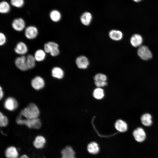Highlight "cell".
Masks as SVG:
<instances>
[{
	"mask_svg": "<svg viewBox=\"0 0 158 158\" xmlns=\"http://www.w3.org/2000/svg\"><path fill=\"white\" fill-rule=\"evenodd\" d=\"M20 112L23 116L28 119L38 118L40 115V111L38 107L33 103L30 104Z\"/></svg>",
	"mask_w": 158,
	"mask_h": 158,
	"instance_id": "cell-1",
	"label": "cell"
},
{
	"mask_svg": "<svg viewBox=\"0 0 158 158\" xmlns=\"http://www.w3.org/2000/svg\"><path fill=\"white\" fill-rule=\"evenodd\" d=\"M22 115L21 113L17 117L16 122L19 125L24 124L30 128L40 129L42 126L40 119L39 118L35 119H22Z\"/></svg>",
	"mask_w": 158,
	"mask_h": 158,
	"instance_id": "cell-2",
	"label": "cell"
},
{
	"mask_svg": "<svg viewBox=\"0 0 158 158\" xmlns=\"http://www.w3.org/2000/svg\"><path fill=\"white\" fill-rule=\"evenodd\" d=\"M58 44L55 42L50 41L45 43L44 50L46 53H49L52 56H58L60 53Z\"/></svg>",
	"mask_w": 158,
	"mask_h": 158,
	"instance_id": "cell-3",
	"label": "cell"
},
{
	"mask_svg": "<svg viewBox=\"0 0 158 158\" xmlns=\"http://www.w3.org/2000/svg\"><path fill=\"white\" fill-rule=\"evenodd\" d=\"M132 134L135 140L139 143L144 142L147 138V134L145 130L141 127L135 129L133 130Z\"/></svg>",
	"mask_w": 158,
	"mask_h": 158,
	"instance_id": "cell-4",
	"label": "cell"
},
{
	"mask_svg": "<svg viewBox=\"0 0 158 158\" xmlns=\"http://www.w3.org/2000/svg\"><path fill=\"white\" fill-rule=\"evenodd\" d=\"M137 54L141 59L145 61L150 59L152 56L151 52L148 47L145 45H141L139 47Z\"/></svg>",
	"mask_w": 158,
	"mask_h": 158,
	"instance_id": "cell-5",
	"label": "cell"
},
{
	"mask_svg": "<svg viewBox=\"0 0 158 158\" xmlns=\"http://www.w3.org/2000/svg\"><path fill=\"white\" fill-rule=\"evenodd\" d=\"M38 34V30L37 27L34 26H29L25 29L24 32L25 36L28 39L32 40L35 38Z\"/></svg>",
	"mask_w": 158,
	"mask_h": 158,
	"instance_id": "cell-6",
	"label": "cell"
},
{
	"mask_svg": "<svg viewBox=\"0 0 158 158\" xmlns=\"http://www.w3.org/2000/svg\"><path fill=\"white\" fill-rule=\"evenodd\" d=\"M15 64L16 67L19 70L25 71L28 70L26 62V56L22 55L17 57L15 60Z\"/></svg>",
	"mask_w": 158,
	"mask_h": 158,
	"instance_id": "cell-7",
	"label": "cell"
},
{
	"mask_svg": "<svg viewBox=\"0 0 158 158\" xmlns=\"http://www.w3.org/2000/svg\"><path fill=\"white\" fill-rule=\"evenodd\" d=\"M11 25L15 31L21 32L25 29V23L23 19L18 18L13 21Z\"/></svg>",
	"mask_w": 158,
	"mask_h": 158,
	"instance_id": "cell-8",
	"label": "cell"
},
{
	"mask_svg": "<svg viewBox=\"0 0 158 158\" xmlns=\"http://www.w3.org/2000/svg\"><path fill=\"white\" fill-rule=\"evenodd\" d=\"M140 121L142 124L146 127H149L153 124L152 115L148 113L143 114L140 117Z\"/></svg>",
	"mask_w": 158,
	"mask_h": 158,
	"instance_id": "cell-9",
	"label": "cell"
},
{
	"mask_svg": "<svg viewBox=\"0 0 158 158\" xmlns=\"http://www.w3.org/2000/svg\"><path fill=\"white\" fill-rule=\"evenodd\" d=\"M4 107L5 109L8 110L13 111L17 108L18 104L14 98L9 97L4 102Z\"/></svg>",
	"mask_w": 158,
	"mask_h": 158,
	"instance_id": "cell-10",
	"label": "cell"
},
{
	"mask_svg": "<svg viewBox=\"0 0 158 158\" xmlns=\"http://www.w3.org/2000/svg\"><path fill=\"white\" fill-rule=\"evenodd\" d=\"M15 52L17 54L24 55L28 51L26 44L23 42H20L16 44L14 49Z\"/></svg>",
	"mask_w": 158,
	"mask_h": 158,
	"instance_id": "cell-11",
	"label": "cell"
},
{
	"mask_svg": "<svg viewBox=\"0 0 158 158\" xmlns=\"http://www.w3.org/2000/svg\"><path fill=\"white\" fill-rule=\"evenodd\" d=\"M75 63L78 67L80 69H85L89 65L88 59L84 56H81L77 57Z\"/></svg>",
	"mask_w": 158,
	"mask_h": 158,
	"instance_id": "cell-12",
	"label": "cell"
},
{
	"mask_svg": "<svg viewBox=\"0 0 158 158\" xmlns=\"http://www.w3.org/2000/svg\"><path fill=\"white\" fill-rule=\"evenodd\" d=\"M44 84L43 79L39 76L35 77L31 81L32 86L36 90H39L42 88L44 87Z\"/></svg>",
	"mask_w": 158,
	"mask_h": 158,
	"instance_id": "cell-13",
	"label": "cell"
},
{
	"mask_svg": "<svg viewBox=\"0 0 158 158\" xmlns=\"http://www.w3.org/2000/svg\"><path fill=\"white\" fill-rule=\"evenodd\" d=\"M115 127L118 131L121 133L126 132L128 130V126L124 121L119 119L117 120L115 123Z\"/></svg>",
	"mask_w": 158,
	"mask_h": 158,
	"instance_id": "cell-14",
	"label": "cell"
},
{
	"mask_svg": "<svg viewBox=\"0 0 158 158\" xmlns=\"http://www.w3.org/2000/svg\"><path fill=\"white\" fill-rule=\"evenodd\" d=\"M130 43L134 47H139L143 42L142 36L139 34H135L133 35L130 40Z\"/></svg>",
	"mask_w": 158,
	"mask_h": 158,
	"instance_id": "cell-15",
	"label": "cell"
},
{
	"mask_svg": "<svg viewBox=\"0 0 158 158\" xmlns=\"http://www.w3.org/2000/svg\"><path fill=\"white\" fill-rule=\"evenodd\" d=\"M61 158H75V153L72 148L70 146H67L61 152Z\"/></svg>",
	"mask_w": 158,
	"mask_h": 158,
	"instance_id": "cell-16",
	"label": "cell"
},
{
	"mask_svg": "<svg viewBox=\"0 0 158 158\" xmlns=\"http://www.w3.org/2000/svg\"><path fill=\"white\" fill-rule=\"evenodd\" d=\"M18 155L16 148L13 146L7 148L5 152V155L7 158H17Z\"/></svg>",
	"mask_w": 158,
	"mask_h": 158,
	"instance_id": "cell-17",
	"label": "cell"
},
{
	"mask_svg": "<svg viewBox=\"0 0 158 158\" xmlns=\"http://www.w3.org/2000/svg\"><path fill=\"white\" fill-rule=\"evenodd\" d=\"M92 19L91 13L86 12L83 13L81 16L80 20L81 23L85 25H88L91 23Z\"/></svg>",
	"mask_w": 158,
	"mask_h": 158,
	"instance_id": "cell-18",
	"label": "cell"
},
{
	"mask_svg": "<svg viewBox=\"0 0 158 158\" xmlns=\"http://www.w3.org/2000/svg\"><path fill=\"white\" fill-rule=\"evenodd\" d=\"M110 38L115 41H119L121 40L123 37L122 32L118 30H112L109 33Z\"/></svg>",
	"mask_w": 158,
	"mask_h": 158,
	"instance_id": "cell-19",
	"label": "cell"
},
{
	"mask_svg": "<svg viewBox=\"0 0 158 158\" xmlns=\"http://www.w3.org/2000/svg\"><path fill=\"white\" fill-rule=\"evenodd\" d=\"M64 74L63 71L59 67H55L52 69L51 75L54 78L61 79L63 77Z\"/></svg>",
	"mask_w": 158,
	"mask_h": 158,
	"instance_id": "cell-20",
	"label": "cell"
},
{
	"mask_svg": "<svg viewBox=\"0 0 158 158\" xmlns=\"http://www.w3.org/2000/svg\"><path fill=\"white\" fill-rule=\"evenodd\" d=\"M45 142V139L43 137L38 136L35 138L33 144L36 148L40 149L43 147Z\"/></svg>",
	"mask_w": 158,
	"mask_h": 158,
	"instance_id": "cell-21",
	"label": "cell"
},
{
	"mask_svg": "<svg viewBox=\"0 0 158 158\" xmlns=\"http://www.w3.org/2000/svg\"><path fill=\"white\" fill-rule=\"evenodd\" d=\"M46 53L42 49L37 50L34 55L36 61L40 62L43 61L46 57Z\"/></svg>",
	"mask_w": 158,
	"mask_h": 158,
	"instance_id": "cell-22",
	"label": "cell"
},
{
	"mask_svg": "<svg viewBox=\"0 0 158 158\" xmlns=\"http://www.w3.org/2000/svg\"><path fill=\"white\" fill-rule=\"evenodd\" d=\"M49 17L52 21L54 22H57L60 20L61 15V13L58 11L54 10L50 13Z\"/></svg>",
	"mask_w": 158,
	"mask_h": 158,
	"instance_id": "cell-23",
	"label": "cell"
},
{
	"mask_svg": "<svg viewBox=\"0 0 158 158\" xmlns=\"http://www.w3.org/2000/svg\"><path fill=\"white\" fill-rule=\"evenodd\" d=\"M87 150L90 153L95 154L98 152L99 148L97 143L95 142H92L88 145Z\"/></svg>",
	"mask_w": 158,
	"mask_h": 158,
	"instance_id": "cell-24",
	"label": "cell"
},
{
	"mask_svg": "<svg viewBox=\"0 0 158 158\" xmlns=\"http://www.w3.org/2000/svg\"><path fill=\"white\" fill-rule=\"evenodd\" d=\"M36 61L34 56L28 54L26 56V62L28 69L33 68L35 66Z\"/></svg>",
	"mask_w": 158,
	"mask_h": 158,
	"instance_id": "cell-25",
	"label": "cell"
},
{
	"mask_svg": "<svg viewBox=\"0 0 158 158\" xmlns=\"http://www.w3.org/2000/svg\"><path fill=\"white\" fill-rule=\"evenodd\" d=\"M10 9V6L9 3L5 1H1L0 4V12L2 13H8Z\"/></svg>",
	"mask_w": 158,
	"mask_h": 158,
	"instance_id": "cell-26",
	"label": "cell"
},
{
	"mask_svg": "<svg viewBox=\"0 0 158 158\" xmlns=\"http://www.w3.org/2000/svg\"><path fill=\"white\" fill-rule=\"evenodd\" d=\"M93 95L96 99H101L103 98L104 96V90L100 88H96L94 91Z\"/></svg>",
	"mask_w": 158,
	"mask_h": 158,
	"instance_id": "cell-27",
	"label": "cell"
},
{
	"mask_svg": "<svg viewBox=\"0 0 158 158\" xmlns=\"http://www.w3.org/2000/svg\"><path fill=\"white\" fill-rule=\"evenodd\" d=\"M8 123L7 118L4 116L1 112L0 113V126L1 127H5Z\"/></svg>",
	"mask_w": 158,
	"mask_h": 158,
	"instance_id": "cell-28",
	"label": "cell"
},
{
	"mask_svg": "<svg viewBox=\"0 0 158 158\" xmlns=\"http://www.w3.org/2000/svg\"><path fill=\"white\" fill-rule=\"evenodd\" d=\"M24 2V0H11V4L17 8H20L23 6Z\"/></svg>",
	"mask_w": 158,
	"mask_h": 158,
	"instance_id": "cell-29",
	"label": "cell"
},
{
	"mask_svg": "<svg viewBox=\"0 0 158 158\" xmlns=\"http://www.w3.org/2000/svg\"><path fill=\"white\" fill-rule=\"evenodd\" d=\"M94 79L95 81H106L107 80L106 76L102 73L97 74L94 77Z\"/></svg>",
	"mask_w": 158,
	"mask_h": 158,
	"instance_id": "cell-30",
	"label": "cell"
},
{
	"mask_svg": "<svg viewBox=\"0 0 158 158\" xmlns=\"http://www.w3.org/2000/svg\"><path fill=\"white\" fill-rule=\"evenodd\" d=\"M6 38L5 35L2 32L0 33V45L3 46L6 43Z\"/></svg>",
	"mask_w": 158,
	"mask_h": 158,
	"instance_id": "cell-31",
	"label": "cell"
},
{
	"mask_svg": "<svg viewBox=\"0 0 158 158\" xmlns=\"http://www.w3.org/2000/svg\"><path fill=\"white\" fill-rule=\"evenodd\" d=\"M95 83L96 86L98 87H103L107 85L106 81H95Z\"/></svg>",
	"mask_w": 158,
	"mask_h": 158,
	"instance_id": "cell-32",
	"label": "cell"
},
{
	"mask_svg": "<svg viewBox=\"0 0 158 158\" xmlns=\"http://www.w3.org/2000/svg\"><path fill=\"white\" fill-rule=\"evenodd\" d=\"M4 96V93L1 87H0V99L1 100L3 97Z\"/></svg>",
	"mask_w": 158,
	"mask_h": 158,
	"instance_id": "cell-33",
	"label": "cell"
},
{
	"mask_svg": "<svg viewBox=\"0 0 158 158\" xmlns=\"http://www.w3.org/2000/svg\"><path fill=\"white\" fill-rule=\"evenodd\" d=\"M19 158H29L27 155H26L24 154L21 157H20Z\"/></svg>",
	"mask_w": 158,
	"mask_h": 158,
	"instance_id": "cell-34",
	"label": "cell"
},
{
	"mask_svg": "<svg viewBox=\"0 0 158 158\" xmlns=\"http://www.w3.org/2000/svg\"><path fill=\"white\" fill-rule=\"evenodd\" d=\"M134 1L136 2H138L141 1L142 0H133Z\"/></svg>",
	"mask_w": 158,
	"mask_h": 158,
	"instance_id": "cell-35",
	"label": "cell"
}]
</instances>
